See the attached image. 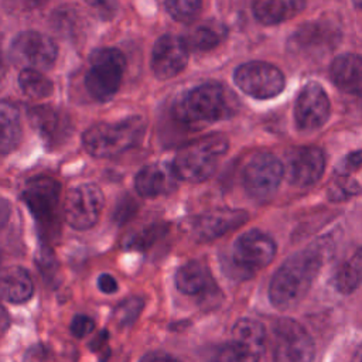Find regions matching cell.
<instances>
[{"label":"cell","instance_id":"1","mask_svg":"<svg viewBox=\"0 0 362 362\" xmlns=\"http://www.w3.org/2000/svg\"><path fill=\"white\" fill-rule=\"evenodd\" d=\"M327 252L328 242L318 240L293 255L280 266L269 287L270 301L276 308H293L305 297L322 266Z\"/></svg>","mask_w":362,"mask_h":362},{"label":"cell","instance_id":"2","mask_svg":"<svg viewBox=\"0 0 362 362\" xmlns=\"http://www.w3.org/2000/svg\"><path fill=\"white\" fill-rule=\"evenodd\" d=\"M238 107L235 95L219 83H204L189 90L174 106L178 120L187 124L218 122L230 117Z\"/></svg>","mask_w":362,"mask_h":362},{"label":"cell","instance_id":"3","mask_svg":"<svg viewBox=\"0 0 362 362\" xmlns=\"http://www.w3.org/2000/svg\"><path fill=\"white\" fill-rule=\"evenodd\" d=\"M228 147V139L222 134L199 137L178 150L171 171L182 181L201 182L214 174Z\"/></svg>","mask_w":362,"mask_h":362},{"label":"cell","instance_id":"4","mask_svg":"<svg viewBox=\"0 0 362 362\" xmlns=\"http://www.w3.org/2000/svg\"><path fill=\"white\" fill-rule=\"evenodd\" d=\"M144 132V119L133 116L117 123H98L90 126L83 133L82 143L86 151L95 157H113L137 146Z\"/></svg>","mask_w":362,"mask_h":362},{"label":"cell","instance_id":"5","mask_svg":"<svg viewBox=\"0 0 362 362\" xmlns=\"http://www.w3.org/2000/svg\"><path fill=\"white\" fill-rule=\"evenodd\" d=\"M126 68L124 55L116 48H99L90 55V68L85 76V88L96 100L105 102L117 92Z\"/></svg>","mask_w":362,"mask_h":362},{"label":"cell","instance_id":"6","mask_svg":"<svg viewBox=\"0 0 362 362\" xmlns=\"http://www.w3.org/2000/svg\"><path fill=\"white\" fill-rule=\"evenodd\" d=\"M61 187L59 184L45 175H38L27 181L23 189V199L37 223L42 230L51 235L58 229V206H59Z\"/></svg>","mask_w":362,"mask_h":362},{"label":"cell","instance_id":"7","mask_svg":"<svg viewBox=\"0 0 362 362\" xmlns=\"http://www.w3.org/2000/svg\"><path fill=\"white\" fill-rule=\"evenodd\" d=\"M233 81L246 95L256 99H270L284 89L283 72L263 61L245 62L236 68Z\"/></svg>","mask_w":362,"mask_h":362},{"label":"cell","instance_id":"8","mask_svg":"<svg viewBox=\"0 0 362 362\" xmlns=\"http://www.w3.org/2000/svg\"><path fill=\"white\" fill-rule=\"evenodd\" d=\"M264 338V328L259 321L242 318L233 325L232 339L221 348L216 362H257Z\"/></svg>","mask_w":362,"mask_h":362},{"label":"cell","instance_id":"9","mask_svg":"<svg viewBox=\"0 0 362 362\" xmlns=\"http://www.w3.org/2000/svg\"><path fill=\"white\" fill-rule=\"evenodd\" d=\"M284 175L281 161L270 153H257L243 170V185L255 199H267L274 195Z\"/></svg>","mask_w":362,"mask_h":362},{"label":"cell","instance_id":"10","mask_svg":"<svg viewBox=\"0 0 362 362\" xmlns=\"http://www.w3.org/2000/svg\"><path fill=\"white\" fill-rule=\"evenodd\" d=\"M103 204V192L98 185L82 184L68 192L62 208L64 218L74 229H89L98 222Z\"/></svg>","mask_w":362,"mask_h":362},{"label":"cell","instance_id":"11","mask_svg":"<svg viewBox=\"0 0 362 362\" xmlns=\"http://www.w3.org/2000/svg\"><path fill=\"white\" fill-rule=\"evenodd\" d=\"M315 348L308 332L293 320H280L274 328V362H311Z\"/></svg>","mask_w":362,"mask_h":362},{"label":"cell","instance_id":"12","mask_svg":"<svg viewBox=\"0 0 362 362\" xmlns=\"http://www.w3.org/2000/svg\"><path fill=\"white\" fill-rule=\"evenodd\" d=\"M57 55L58 48L54 40L37 31L20 33L10 47L11 59L24 69H48L54 65Z\"/></svg>","mask_w":362,"mask_h":362},{"label":"cell","instance_id":"13","mask_svg":"<svg viewBox=\"0 0 362 362\" xmlns=\"http://www.w3.org/2000/svg\"><path fill=\"white\" fill-rule=\"evenodd\" d=\"M276 255L274 240L257 229L245 232L233 243L232 262L240 272H255L267 266Z\"/></svg>","mask_w":362,"mask_h":362},{"label":"cell","instance_id":"14","mask_svg":"<svg viewBox=\"0 0 362 362\" xmlns=\"http://www.w3.org/2000/svg\"><path fill=\"white\" fill-rule=\"evenodd\" d=\"M329 117V99L321 85L307 83L294 103V120L300 130H317Z\"/></svg>","mask_w":362,"mask_h":362},{"label":"cell","instance_id":"15","mask_svg":"<svg viewBox=\"0 0 362 362\" xmlns=\"http://www.w3.org/2000/svg\"><path fill=\"white\" fill-rule=\"evenodd\" d=\"M283 167L291 185L310 187L321 178L325 168V156L318 147L294 148L287 154Z\"/></svg>","mask_w":362,"mask_h":362},{"label":"cell","instance_id":"16","mask_svg":"<svg viewBox=\"0 0 362 362\" xmlns=\"http://www.w3.org/2000/svg\"><path fill=\"white\" fill-rule=\"evenodd\" d=\"M28 117L33 127L49 147L61 146L74 132L69 115L55 106H35L28 112Z\"/></svg>","mask_w":362,"mask_h":362},{"label":"cell","instance_id":"17","mask_svg":"<svg viewBox=\"0 0 362 362\" xmlns=\"http://www.w3.org/2000/svg\"><path fill=\"white\" fill-rule=\"evenodd\" d=\"M188 47L182 38L175 35L160 37L151 51V69L160 79L178 75L188 62Z\"/></svg>","mask_w":362,"mask_h":362},{"label":"cell","instance_id":"18","mask_svg":"<svg viewBox=\"0 0 362 362\" xmlns=\"http://www.w3.org/2000/svg\"><path fill=\"white\" fill-rule=\"evenodd\" d=\"M246 219L247 212L243 209L222 208L209 211L195 221L194 233L199 240H212L243 225Z\"/></svg>","mask_w":362,"mask_h":362},{"label":"cell","instance_id":"19","mask_svg":"<svg viewBox=\"0 0 362 362\" xmlns=\"http://www.w3.org/2000/svg\"><path fill=\"white\" fill-rule=\"evenodd\" d=\"M338 41V31L329 24L308 23L301 25L290 38L291 48L305 54L325 52Z\"/></svg>","mask_w":362,"mask_h":362},{"label":"cell","instance_id":"20","mask_svg":"<svg viewBox=\"0 0 362 362\" xmlns=\"http://www.w3.org/2000/svg\"><path fill=\"white\" fill-rule=\"evenodd\" d=\"M329 75L337 88L345 93L362 96V57L355 54L339 55L331 64Z\"/></svg>","mask_w":362,"mask_h":362},{"label":"cell","instance_id":"21","mask_svg":"<svg viewBox=\"0 0 362 362\" xmlns=\"http://www.w3.org/2000/svg\"><path fill=\"white\" fill-rule=\"evenodd\" d=\"M175 287L188 296L208 294L214 287V279L205 263L191 260L175 272Z\"/></svg>","mask_w":362,"mask_h":362},{"label":"cell","instance_id":"22","mask_svg":"<svg viewBox=\"0 0 362 362\" xmlns=\"http://www.w3.org/2000/svg\"><path fill=\"white\" fill-rule=\"evenodd\" d=\"M34 283L30 273L20 266L0 270V297L8 303L21 304L31 298Z\"/></svg>","mask_w":362,"mask_h":362},{"label":"cell","instance_id":"23","mask_svg":"<svg viewBox=\"0 0 362 362\" xmlns=\"http://www.w3.org/2000/svg\"><path fill=\"white\" fill-rule=\"evenodd\" d=\"M307 0H255L253 14L262 24L273 25L300 14Z\"/></svg>","mask_w":362,"mask_h":362},{"label":"cell","instance_id":"24","mask_svg":"<svg viewBox=\"0 0 362 362\" xmlns=\"http://www.w3.org/2000/svg\"><path fill=\"white\" fill-rule=\"evenodd\" d=\"M134 187L141 197L154 198L167 194L173 188V181L161 165L148 164L137 173Z\"/></svg>","mask_w":362,"mask_h":362},{"label":"cell","instance_id":"25","mask_svg":"<svg viewBox=\"0 0 362 362\" xmlns=\"http://www.w3.org/2000/svg\"><path fill=\"white\" fill-rule=\"evenodd\" d=\"M23 129L17 107L7 102H0V153L7 154L17 147Z\"/></svg>","mask_w":362,"mask_h":362},{"label":"cell","instance_id":"26","mask_svg":"<svg viewBox=\"0 0 362 362\" xmlns=\"http://www.w3.org/2000/svg\"><path fill=\"white\" fill-rule=\"evenodd\" d=\"M362 283V247L348 259L335 274V286L344 293H352Z\"/></svg>","mask_w":362,"mask_h":362},{"label":"cell","instance_id":"27","mask_svg":"<svg viewBox=\"0 0 362 362\" xmlns=\"http://www.w3.org/2000/svg\"><path fill=\"white\" fill-rule=\"evenodd\" d=\"M225 37V28L219 24H202L197 27L184 40L188 49L195 51H209L215 48Z\"/></svg>","mask_w":362,"mask_h":362},{"label":"cell","instance_id":"28","mask_svg":"<svg viewBox=\"0 0 362 362\" xmlns=\"http://www.w3.org/2000/svg\"><path fill=\"white\" fill-rule=\"evenodd\" d=\"M21 90L34 99L47 98L52 92V82L40 71L25 68L18 76Z\"/></svg>","mask_w":362,"mask_h":362},{"label":"cell","instance_id":"29","mask_svg":"<svg viewBox=\"0 0 362 362\" xmlns=\"http://www.w3.org/2000/svg\"><path fill=\"white\" fill-rule=\"evenodd\" d=\"M143 305H144V301L139 296H132V297L122 300L113 311L115 322L122 328L130 327L140 315Z\"/></svg>","mask_w":362,"mask_h":362},{"label":"cell","instance_id":"30","mask_svg":"<svg viewBox=\"0 0 362 362\" xmlns=\"http://www.w3.org/2000/svg\"><path fill=\"white\" fill-rule=\"evenodd\" d=\"M167 233V225L164 223H153L133 236H130L126 242V247L136 250H146L151 245H154L158 239H161Z\"/></svg>","mask_w":362,"mask_h":362},{"label":"cell","instance_id":"31","mask_svg":"<svg viewBox=\"0 0 362 362\" xmlns=\"http://www.w3.org/2000/svg\"><path fill=\"white\" fill-rule=\"evenodd\" d=\"M170 16L178 21H191L201 10V0H164Z\"/></svg>","mask_w":362,"mask_h":362},{"label":"cell","instance_id":"32","mask_svg":"<svg viewBox=\"0 0 362 362\" xmlns=\"http://www.w3.org/2000/svg\"><path fill=\"white\" fill-rule=\"evenodd\" d=\"M358 194H361V185L348 175H339L328 188V198L331 201H345Z\"/></svg>","mask_w":362,"mask_h":362},{"label":"cell","instance_id":"33","mask_svg":"<svg viewBox=\"0 0 362 362\" xmlns=\"http://www.w3.org/2000/svg\"><path fill=\"white\" fill-rule=\"evenodd\" d=\"M136 211H137V202L132 197L126 195L117 202V206L113 214V219L117 225H123L136 214Z\"/></svg>","mask_w":362,"mask_h":362},{"label":"cell","instance_id":"34","mask_svg":"<svg viewBox=\"0 0 362 362\" xmlns=\"http://www.w3.org/2000/svg\"><path fill=\"white\" fill-rule=\"evenodd\" d=\"M69 329L75 338L81 339L89 335L95 329V321L85 314H76L71 321Z\"/></svg>","mask_w":362,"mask_h":362},{"label":"cell","instance_id":"35","mask_svg":"<svg viewBox=\"0 0 362 362\" xmlns=\"http://www.w3.org/2000/svg\"><path fill=\"white\" fill-rule=\"evenodd\" d=\"M93 13L102 20H112L119 8L117 0H88Z\"/></svg>","mask_w":362,"mask_h":362},{"label":"cell","instance_id":"36","mask_svg":"<svg viewBox=\"0 0 362 362\" xmlns=\"http://www.w3.org/2000/svg\"><path fill=\"white\" fill-rule=\"evenodd\" d=\"M362 165V150L358 151H352L349 154H346L337 165V173H339V175H348L354 171H356L359 167Z\"/></svg>","mask_w":362,"mask_h":362},{"label":"cell","instance_id":"37","mask_svg":"<svg viewBox=\"0 0 362 362\" xmlns=\"http://www.w3.org/2000/svg\"><path fill=\"white\" fill-rule=\"evenodd\" d=\"M98 287L102 293L105 294H113L117 291L119 286H117V281L115 277H112L110 274L107 273H103L98 277Z\"/></svg>","mask_w":362,"mask_h":362},{"label":"cell","instance_id":"38","mask_svg":"<svg viewBox=\"0 0 362 362\" xmlns=\"http://www.w3.org/2000/svg\"><path fill=\"white\" fill-rule=\"evenodd\" d=\"M140 362H180L177 358H174L173 355L163 352V351H151L147 352Z\"/></svg>","mask_w":362,"mask_h":362},{"label":"cell","instance_id":"39","mask_svg":"<svg viewBox=\"0 0 362 362\" xmlns=\"http://www.w3.org/2000/svg\"><path fill=\"white\" fill-rule=\"evenodd\" d=\"M10 211H11L10 204L6 199L0 198V229H3L6 226V223L10 218Z\"/></svg>","mask_w":362,"mask_h":362},{"label":"cell","instance_id":"40","mask_svg":"<svg viewBox=\"0 0 362 362\" xmlns=\"http://www.w3.org/2000/svg\"><path fill=\"white\" fill-rule=\"evenodd\" d=\"M7 71V66H6V59H4V54H3V45H1V37H0V79L4 76Z\"/></svg>","mask_w":362,"mask_h":362},{"label":"cell","instance_id":"41","mask_svg":"<svg viewBox=\"0 0 362 362\" xmlns=\"http://www.w3.org/2000/svg\"><path fill=\"white\" fill-rule=\"evenodd\" d=\"M106 339H107V337H106V331H103V332L98 337V339H95V342L90 345V348H92L93 351H98V349L100 348V344H105V342H106Z\"/></svg>","mask_w":362,"mask_h":362},{"label":"cell","instance_id":"42","mask_svg":"<svg viewBox=\"0 0 362 362\" xmlns=\"http://www.w3.org/2000/svg\"><path fill=\"white\" fill-rule=\"evenodd\" d=\"M48 0H23V3L27 6V7H41L42 4H45Z\"/></svg>","mask_w":362,"mask_h":362},{"label":"cell","instance_id":"43","mask_svg":"<svg viewBox=\"0 0 362 362\" xmlns=\"http://www.w3.org/2000/svg\"><path fill=\"white\" fill-rule=\"evenodd\" d=\"M6 327H7V314H6V311L0 307V332L4 331Z\"/></svg>","mask_w":362,"mask_h":362},{"label":"cell","instance_id":"44","mask_svg":"<svg viewBox=\"0 0 362 362\" xmlns=\"http://www.w3.org/2000/svg\"><path fill=\"white\" fill-rule=\"evenodd\" d=\"M354 362H362V344L358 346V349L354 355Z\"/></svg>","mask_w":362,"mask_h":362},{"label":"cell","instance_id":"45","mask_svg":"<svg viewBox=\"0 0 362 362\" xmlns=\"http://www.w3.org/2000/svg\"><path fill=\"white\" fill-rule=\"evenodd\" d=\"M352 1H354V4L356 6V8L362 10V0H352Z\"/></svg>","mask_w":362,"mask_h":362}]
</instances>
